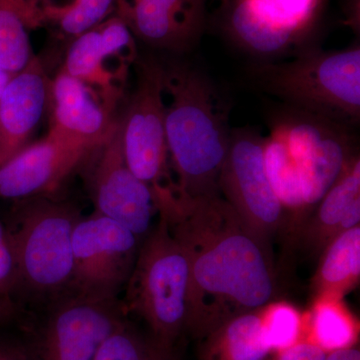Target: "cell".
<instances>
[{"instance_id": "obj_17", "label": "cell", "mask_w": 360, "mask_h": 360, "mask_svg": "<svg viewBox=\"0 0 360 360\" xmlns=\"http://www.w3.org/2000/svg\"><path fill=\"white\" fill-rule=\"evenodd\" d=\"M134 37L151 46L182 51L195 42L203 21L182 15L151 0H116L115 13Z\"/></svg>"}, {"instance_id": "obj_13", "label": "cell", "mask_w": 360, "mask_h": 360, "mask_svg": "<svg viewBox=\"0 0 360 360\" xmlns=\"http://www.w3.org/2000/svg\"><path fill=\"white\" fill-rule=\"evenodd\" d=\"M229 30L241 46L271 56L309 32L321 0H231Z\"/></svg>"}, {"instance_id": "obj_18", "label": "cell", "mask_w": 360, "mask_h": 360, "mask_svg": "<svg viewBox=\"0 0 360 360\" xmlns=\"http://www.w3.org/2000/svg\"><path fill=\"white\" fill-rule=\"evenodd\" d=\"M110 60L96 25L73 39L63 70L94 89L115 112L123 97L127 75L110 70Z\"/></svg>"}, {"instance_id": "obj_15", "label": "cell", "mask_w": 360, "mask_h": 360, "mask_svg": "<svg viewBox=\"0 0 360 360\" xmlns=\"http://www.w3.org/2000/svg\"><path fill=\"white\" fill-rule=\"evenodd\" d=\"M360 224V160L355 155L322 198L295 238L312 255H321L340 233Z\"/></svg>"}, {"instance_id": "obj_2", "label": "cell", "mask_w": 360, "mask_h": 360, "mask_svg": "<svg viewBox=\"0 0 360 360\" xmlns=\"http://www.w3.org/2000/svg\"><path fill=\"white\" fill-rule=\"evenodd\" d=\"M165 129L170 167L180 195H220L219 179L231 130L226 111L205 73L182 63L165 65Z\"/></svg>"}, {"instance_id": "obj_11", "label": "cell", "mask_w": 360, "mask_h": 360, "mask_svg": "<svg viewBox=\"0 0 360 360\" xmlns=\"http://www.w3.org/2000/svg\"><path fill=\"white\" fill-rule=\"evenodd\" d=\"M78 172L94 203V212L122 224L141 243L155 224L158 210L150 189L132 174L125 160L120 120H116L108 136L87 155Z\"/></svg>"}, {"instance_id": "obj_21", "label": "cell", "mask_w": 360, "mask_h": 360, "mask_svg": "<svg viewBox=\"0 0 360 360\" xmlns=\"http://www.w3.org/2000/svg\"><path fill=\"white\" fill-rule=\"evenodd\" d=\"M303 331L310 341L326 354L356 345L359 326L341 300L319 298L314 300L309 319H303Z\"/></svg>"}, {"instance_id": "obj_4", "label": "cell", "mask_w": 360, "mask_h": 360, "mask_svg": "<svg viewBox=\"0 0 360 360\" xmlns=\"http://www.w3.org/2000/svg\"><path fill=\"white\" fill-rule=\"evenodd\" d=\"M158 221L141 241L122 297L125 312L146 323L155 347L172 349L186 333L189 264L167 220Z\"/></svg>"}, {"instance_id": "obj_5", "label": "cell", "mask_w": 360, "mask_h": 360, "mask_svg": "<svg viewBox=\"0 0 360 360\" xmlns=\"http://www.w3.org/2000/svg\"><path fill=\"white\" fill-rule=\"evenodd\" d=\"M260 89L291 108L347 127L360 120V49L309 51L253 70Z\"/></svg>"}, {"instance_id": "obj_23", "label": "cell", "mask_w": 360, "mask_h": 360, "mask_svg": "<svg viewBox=\"0 0 360 360\" xmlns=\"http://www.w3.org/2000/svg\"><path fill=\"white\" fill-rule=\"evenodd\" d=\"M27 25L11 0H0V65L16 75L33 56Z\"/></svg>"}, {"instance_id": "obj_20", "label": "cell", "mask_w": 360, "mask_h": 360, "mask_svg": "<svg viewBox=\"0 0 360 360\" xmlns=\"http://www.w3.org/2000/svg\"><path fill=\"white\" fill-rule=\"evenodd\" d=\"M321 257V264L312 278L314 300H341L359 281L360 225L336 236Z\"/></svg>"}, {"instance_id": "obj_26", "label": "cell", "mask_w": 360, "mask_h": 360, "mask_svg": "<svg viewBox=\"0 0 360 360\" xmlns=\"http://www.w3.org/2000/svg\"><path fill=\"white\" fill-rule=\"evenodd\" d=\"M16 288V266L6 225L0 220V297L13 300Z\"/></svg>"}, {"instance_id": "obj_9", "label": "cell", "mask_w": 360, "mask_h": 360, "mask_svg": "<svg viewBox=\"0 0 360 360\" xmlns=\"http://www.w3.org/2000/svg\"><path fill=\"white\" fill-rule=\"evenodd\" d=\"M141 243L129 229L103 214L82 217L73 231L70 295L122 297Z\"/></svg>"}, {"instance_id": "obj_3", "label": "cell", "mask_w": 360, "mask_h": 360, "mask_svg": "<svg viewBox=\"0 0 360 360\" xmlns=\"http://www.w3.org/2000/svg\"><path fill=\"white\" fill-rule=\"evenodd\" d=\"M82 217L77 203L58 194L13 201L4 224L15 260L13 300L28 312L70 295L73 231Z\"/></svg>"}, {"instance_id": "obj_22", "label": "cell", "mask_w": 360, "mask_h": 360, "mask_svg": "<svg viewBox=\"0 0 360 360\" xmlns=\"http://www.w3.org/2000/svg\"><path fill=\"white\" fill-rule=\"evenodd\" d=\"M115 4L116 0H68L65 4L41 0L39 6L44 25H54L75 39L112 15Z\"/></svg>"}, {"instance_id": "obj_35", "label": "cell", "mask_w": 360, "mask_h": 360, "mask_svg": "<svg viewBox=\"0 0 360 360\" xmlns=\"http://www.w3.org/2000/svg\"><path fill=\"white\" fill-rule=\"evenodd\" d=\"M13 77V75L7 72V71L0 65V97H1L6 85L8 84V82H11V77Z\"/></svg>"}, {"instance_id": "obj_19", "label": "cell", "mask_w": 360, "mask_h": 360, "mask_svg": "<svg viewBox=\"0 0 360 360\" xmlns=\"http://www.w3.org/2000/svg\"><path fill=\"white\" fill-rule=\"evenodd\" d=\"M262 309L227 319L201 338L198 360H265L272 354L265 340Z\"/></svg>"}, {"instance_id": "obj_6", "label": "cell", "mask_w": 360, "mask_h": 360, "mask_svg": "<svg viewBox=\"0 0 360 360\" xmlns=\"http://www.w3.org/2000/svg\"><path fill=\"white\" fill-rule=\"evenodd\" d=\"M136 65V87L120 118L123 155L132 174L150 189L158 212L180 195L165 129V65L146 58Z\"/></svg>"}, {"instance_id": "obj_7", "label": "cell", "mask_w": 360, "mask_h": 360, "mask_svg": "<svg viewBox=\"0 0 360 360\" xmlns=\"http://www.w3.org/2000/svg\"><path fill=\"white\" fill-rule=\"evenodd\" d=\"M219 189L220 196L271 255L272 238L285 231L288 220L267 176L264 137L250 129L231 130Z\"/></svg>"}, {"instance_id": "obj_28", "label": "cell", "mask_w": 360, "mask_h": 360, "mask_svg": "<svg viewBox=\"0 0 360 360\" xmlns=\"http://www.w3.org/2000/svg\"><path fill=\"white\" fill-rule=\"evenodd\" d=\"M0 360H37L30 342L0 335Z\"/></svg>"}, {"instance_id": "obj_24", "label": "cell", "mask_w": 360, "mask_h": 360, "mask_svg": "<svg viewBox=\"0 0 360 360\" xmlns=\"http://www.w3.org/2000/svg\"><path fill=\"white\" fill-rule=\"evenodd\" d=\"M262 324L265 340L272 354L292 347L302 340V314L290 303L271 302L264 307Z\"/></svg>"}, {"instance_id": "obj_8", "label": "cell", "mask_w": 360, "mask_h": 360, "mask_svg": "<svg viewBox=\"0 0 360 360\" xmlns=\"http://www.w3.org/2000/svg\"><path fill=\"white\" fill-rule=\"evenodd\" d=\"M291 111L277 120L272 130L281 135L290 151L307 220L359 153L347 127L293 108Z\"/></svg>"}, {"instance_id": "obj_31", "label": "cell", "mask_w": 360, "mask_h": 360, "mask_svg": "<svg viewBox=\"0 0 360 360\" xmlns=\"http://www.w3.org/2000/svg\"><path fill=\"white\" fill-rule=\"evenodd\" d=\"M11 1L20 8L30 30H37L44 26L40 11L33 8L26 0H11Z\"/></svg>"}, {"instance_id": "obj_34", "label": "cell", "mask_w": 360, "mask_h": 360, "mask_svg": "<svg viewBox=\"0 0 360 360\" xmlns=\"http://www.w3.org/2000/svg\"><path fill=\"white\" fill-rule=\"evenodd\" d=\"M149 360H179V359H177L175 348H172V349H163V348L155 347L153 345Z\"/></svg>"}, {"instance_id": "obj_36", "label": "cell", "mask_w": 360, "mask_h": 360, "mask_svg": "<svg viewBox=\"0 0 360 360\" xmlns=\"http://www.w3.org/2000/svg\"><path fill=\"white\" fill-rule=\"evenodd\" d=\"M26 1H27L28 4H30V6L33 7V8L37 9V11H40L39 6L40 0H26Z\"/></svg>"}, {"instance_id": "obj_16", "label": "cell", "mask_w": 360, "mask_h": 360, "mask_svg": "<svg viewBox=\"0 0 360 360\" xmlns=\"http://www.w3.org/2000/svg\"><path fill=\"white\" fill-rule=\"evenodd\" d=\"M51 127L80 139L103 141L116 122L94 89L63 70L51 82Z\"/></svg>"}, {"instance_id": "obj_10", "label": "cell", "mask_w": 360, "mask_h": 360, "mask_svg": "<svg viewBox=\"0 0 360 360\" xmlns=\"http://www.w3.org/2000/svg\"><path fill=\"white\" fill-rule=\"evenodd\" d=\"M34 340L37 360H92L99 347L129 321L122 298L66 296L39 311Z\"/></svg>"}, {"instance_id": "obj_37", "label": "cell", "mask_w": 360, "mask_h": 360, "mask_svg": "<svg viewBox=\"0 0 360 360\" xmlns=\"http://www.w3.org/2000/svg\"><path fill=\"white\" fill-rule=\"evenodd\" d=\"M222 1H224V4H229V2L231 1V0H222Z\"/></svg>"}, {"instance_id": "obj_25", "label": "cell", "mask_w": 360, "mask_h": 360, "mask_svg": "<svg viewBox=\"0 0 360 360\" xmlns=\"http://www.w3.org/2000/svg\"><path fill=\"white\" fill-rule=\"evenodd\" d=\"M153 345L129 319L104 341L92 360H149Z\"/></svg>"}, {"instance_id": "obj_30", "label": "cell", "mask_w": 360, "mask_h": 360, "mask_svg": "<svg viewBox=\"0 0 360 360\" xmlns=\"http://www.w3.org/2000/svg\"><path fill=\"white\" fill-rule=\"evenodd\" d=\"M30 312L13 300L0 297V328L25 321Z\"/></svg>"}, {"instance_id": "obj_12", "label": "cell", "mask_w": 360, "mask_h": 360, "mask_svg": "<svg viewBox=\"0 0 360 360\" xmlns=\"http://www.w3.org/2000/svg\"><path fill=\"white\" fill-rule=\"evenodd\" d=\"M103 139H80L49 127L46 136L0 165V198L14 201L56 195Z\"/></svg>"}, {"instance_id": "obj_27", "label": "cell", "mask_w": 360, "mask_h": 360, "mask_svg": "<svg viewBox=\"0 0 360 360\" xmlns=\"http://www.w3.org/2000/svg\"><path fill=\"white\" fill-rule=\"evenodd\" d=\"M274 354L265 360H326L328 356L323 349L307 340L298 341L292 347Z\"/></svg>"}, {"instance_id": "obj_29", "label": "cell", "mask_w": 360, "mask_h": 360, "mask_svg": "<svg viewBox=\"0 0 360 360\" xmlns=\"http://www.w3.org/2000/svg\"><path fill=\"white\" fill-rule=\"evenodd\" d=\"M167 7L175 13L203 21L205 18V0H151Z\"/></svg>"}, {"instance_id": "obj_1", "label": "cell", "mask_w": 360, "mask_h": 360, "mask_svg": "<svg viewBox=\"0 0 360 360\" xmlns=\"http://www.w3.org/2000/svg\"><path fill=\"white\" fill-rule=\"evenodd\" d=\"M158 215L188 259L186 333L200 340L227 319L272 302L271 255L221 196H180Z\"/></svg>"}, {"instance_id": "obj_33", "label": "cell", "mask_w": 360, "mask_h": 360, "mask_svg": "<svg viewBox=\"0 0 360 360\" xmlns=\"http://www.w3.org/2000/svg\"><path fill=\"white\" fill-rule=\"evenodd\" d=\"M326 360H360V352L359 347L355 345V347L329 352Z\"/></svg>"}, {"instance_id": "obj_32", "label": "cell", "mask_w": 360, "mask_h": 360, "mask_svg": "<svg viewBox=\"0 0 360 360\" xmlns=\"http://www.w3.org/2000/svg\"><path fill=\"white\" fill-rule=\"evenodd\" d=\"M347 20L345 25H349L355 32H359V0H347Z\"/></svg>"}, {"instance_id": "obj_14", "label": "cell", "mask_w": 360, "mask_h": 360, "mask_svg": "<svg viewBox=\"0 0 360 360\" xmlns=\"http://www.w3.org/2000/svg\"><path fill=\"white\" fill-rule=\"evenodd\" d=\"M51 84L42 61L33 56L6 85L0 97V165L32 143L51 103Z\"/></svg>"}]
</instances>
